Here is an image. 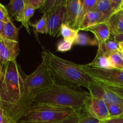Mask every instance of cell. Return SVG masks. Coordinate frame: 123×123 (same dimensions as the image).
Here are the masks:
<instances>
[{
    "instance_id": "cell-1",
    "label": "cell",
    "mask_w": 123,
    "mask_h": 123,
    "mask_svg": "<svg viewBox=\"0 0 123 123\" xmlns=\"http://www.w3.org/2000/svg\"><path fill=\"white\" fill-rule=\"evenodd\" d=\"M55 83L45 61L42 60L40 64L30 75L26 76L24 91L18 102L10 106L6 111L8 123H19L28 109L33 103L37 94L50 88Z\"/></svg>"
},
{
    "instance_id": "cell-2",
    "label": "cell",
    "mask_w": 123,
    "mask_h": 123,
    "mask_svg": "<svg viewBox=\"0 0 123 123\" xmlns=\"http://www.w3.org/2000/svg\"><path fill=\"white\" fill-rule=\"evenodd\" d=\"M42 58L46 64L55 82L74 88L84 86L90 90L94 80L79 67V64L56 56L49 50L42 52Z\"/></svg>"
},
{
    "instance_id": "cell-3",
    "label": "cell",
    "mask_w": 123,
    "mask_h": 123,
    "mask_svg": "<svg viewBox=\"0 0 123 123\" xmlns=\"http://www.w3.org/2000/svg\"><path fill=\"white\" fill-rule=\"evenodd\" d=\"M91 98L90 92L78 91L74 88L55 82L50 88L36 95L33 103L68 108L81 112L84 110Z\"/></svg>"
},
{
    "instance_id": "cell-4",
    "label": "cell",
    "mask_w": 123,
    "mask_h": 123,
    "mask_svg": "<svg viewBox=\"0 0 123 123\" xmlns=\"http://www.w3.org/2000/svg\"><path fill=\"white\" fill-rule=\"evenodd\" d=\"M0 74V91L4 103L10 108L21 98L26 76L16 61L2 65Z\"/></svg>"
},
{
    "instance_id": "cell-5",
    "label": "cell",
    "mask_w": 123,
    "mask_h": 123,
    "mask_svg": "<svg viewBox=\"0 0 123 123\" xmlns=\"http://www.w3.org/2000/svg\"><path fill=\"white\" fill-rule=\"evenodd\" d=\"M76 112L71 108L32 103L22 120L31 123H56Z\"/></svg>"
},
{
    "instance_id": "cell-6",
    "label": "cell",
    "mask_w": 123,
    "mask_h": 123,
    "mask_svg": "<svg viewBox=\"0 0 123 123\" xmlns=\"http://www.w3.org/2000/svg\"><path fill=\"white\" fill-rule=\"evenodd\" d=\"M79 67L93 80L123 86V70L96 68L86 64H79Z\"/></svg>"
},
{
    "instance_id": "cell-7",
    "label": "cell",
    "mask_w": 123,
    "mask_h": 123,
    "mask_svg": "<svg viewBox=\"0 0 123 123\" xmlns=\"http://www.w3.org/2000/svg\"><path fill=\"white\" fill-rule=\"evenodd\" d=\"M46 16L49 35L53 37H59L60 28L65 20V4L54 9Z\"/></svg>"
},
{
    "instance_id": "cell-8",
    "label": "cell",
    "mask_w": 123,
    "mask_h": 123,
    "mask_svg": "<svg viewBox=\"0 0 123 123\" xmlns=\"http://www.w3.org/2000/svg\"><path fill=\"white\" fill-rule=\"evenodd\" d=\"M84 111L86 114L99 121L110 117L106 103L101 98L92 96Z\"/></svg>"
},
{
    "instance_id": "cell-9",
    "label": "cell",
    "mask_w": 123,
    "mask_h": 123,
    "mask_svg": "<svg viewBox=\"0 0 123 123\" xmlns=\"http://www.w3.org/2000/svg\"><path fill=\"white\" fill-rule=\"evenodd\" d=\"M81 6L82 0H66L64 23L76 30Z\"/></svg>"
},
{
    "instance_id": "cell-10",
    "label": "cell",
    "mask_w": 123,
    "mask_h": 123,
    "mask_svg": "<svg viewBox=\"0 0 123 123\" xmlns=\"http://www.w3.org/2000/svg\"><path fill=\"white\" fill-rule=\"evenodd\" d=\"M25 0H11L6 8L9 14L13 17L16 20L21 22L29 34H30L29 25L25 19Z\"/></svg>"
},
{
    "instance_id": "cell-11",
    "label": "cell",
    "mask_w": 123,
    "mask_h": 123,
    "mask_svg": "<svg viewBox=\"0 0 123 123\" xmlns=\"http://www.w3.org/2000/svg\"><path fill=\"white\" fill-rule=\"evenodd\" d=\"M3 40L4 45L0 54V62L2 65L10 61H16V58L20 52L19 42L5 39Z\"/></svg>"
},
{
    "instance_id": "cell-12",
    "label": "cell",
    "mask_w": 123,
    "mask_h": 123,
    "mask_svg": "<svg viewBox=\"0 0 123 123\" xmlns=\"http://www.w3.org/2000/svg\"><path fill=\"white\" fill-rule=\"evenodd\" d=\"M85 31L92 32L98 43V47H100L109 40L112 35L111 30L108 22H101L96 25L88 28Z\"/></svg>"
},
{
    "instance_id": "cell-13",
    "label": "cell",
    "mask_w": 123,
    "mask_h": 123,
    "mask_svg": "<svg viewBox=\"0 0 123 123\" xmlns=\"http://www.w3.org/2000/svg\"><path fill=\"white\" fill-rule=\"evenodd\" d=\"M102 16L100 12L94 9L85 15L79 27V31H85L87 28L102 22Z\"/></svg>"
},
{
    "instance_id": "cell-14",
    "label": "cell",
    "mask_w": 123,
    "mask_h": 123,
    "mask_svg": "<svg viewBox=\"0 0 123 123\" xmlns=\"http://www.w3.org/2000/svg\"><path fill=\"white\" fill-rule=\"evenodd\" d=\"M108 22L111 30L112 35L114 34H123V11H120L112 14Z\"/></svg>"
},
{
    "instance_id": "cell-15",
    "label": "cell",
    "mask_w": 123,
    "mask_h": 123,
    "mask_svg": "<svg viewBox=\"0 0 123 123\" xmlns=\"http://www.w3.org/2000/svg\"><path fill=\"white\" fill-rule=\"evenodd\" d=\"M108 56L106 55L103 49H98L96 56L93 61L86 64L91 67L101 69H110L112 68L108 61Z\"/></svg>"
},
{
    "instance_id": "cell-16",
    "label": "cell",
    "mask_w": 123,
    "mask_h": 123,
    "mask_svg": "<svg viewBox=\"0 0 123 123\" xmlns=\"http://www.w3.org/2000/svg\"><path fill=\"white\" fill-rule=\"evenodd\" d=\"M19 30L13 24L12 20L4 24L2 32L1 34V38L13 42H19Z\"/></svg>"
},
{
    "instance_id": "cell-17",
    "label": "cell",
    "mask_w": 123,
    "mask_h": 123,
    "mask_svg": "<svg viewBox=\"0 0 123 123\" xmlns=\"http://www.w3.org/2000/svg\"><path fill=\"white\" fill-rule=\"evenodd\" d=\"M96 10L102 14V22H108L112 14L114 13L110 0H97Z\"/></svg>"
},
{
    "instance_id": "cell-18",
    "label": "cell",
    "mask_w": 123,
    "mask_h": 123,
    "mask_svg": "<svg viewBox=\"0 0 123 123\" xmlns=\"http://www.w3.org/2000/svg\"><path fill=\"white\" fill-rule=\"evenodd\" d=\"M97 3V0H93V1H87V0H82V6L80 8V13H79V18H78V22H77L76 28L79 29V26L81 24L84 17L86 14L90 11L96 9V5Z\"/></svg>"
},
{
    "instance_id": "cell-19",
    "label": "cell",
    "mask_w": 123,
    "mask_h": 123,
    "mask_svg": "<svg viewBox=\"0 0 123 123\" xmlns=\"http://www.w3.org/2000/svg\"><path fill=\"white\" fill-rule=\"evenodd\" d=\"M79 32V31L78 30L73 28L65 23H63L60 28L59 36H61L63 40L73 43Z\"/></svg>"
},
{
    "instance_id": "cell-20",
    "label": "cell",
    "mask_w": 123,
    "mask_h": 123,
    "mask_svg": "<svg viewBox=\"0 0 123 123\" xmlns=\"http://www.w3.org/2000/svg\"><path fill=\"white\" fill-rule=\"evenodd\" d=\"M108 58L112 68L123 70V56L120 49L119 51L110 54Z\"/></svg>"
},
{
    "instance_id": "cell-21",
    "label": "cell",
    "mask_w": 123,
    "mask_h": 123,
    "mask_svg": "<svg viewBox=\"0 0 123 123\" xmlns=\"http://www.w3.org/2000/svg\"><path fill=\"white\" fill-rule=\"evenodd\" d=\"M29 25L33 28L34 31L36 34L40 33L49 34L48 23H47V16L46 14H43L36 23L32 24L30 22Z\"/></svg>"
},
{
    "instance_id": "cell-22",
    "label": "cell",
    "mask_w": 123,
    "mask_h": 123,
    "mask_svg": "<svg viewBox=\"0 0 123 123\" xmlns=\"http://www.w3.org/2000/svg\"><path fill=\"white\" fill-rule=\"evenodd\" d=\"M73 44L80 46H98V43L96 38H91L86 34L79 32Z\"/></svg>"
},
{
    "instance_id": "cell-23",
    "label": "cell",
    "mask_w": 123,
    "mask_h": 123,
    "mask_svg": "<svg viewBox=\"0 0 123 123\" xmlns=\"http://www.w3.org/2000/svg\"><path fill=\"white\" fill-rule=\"evenodd\" d=\"M66 3V0H46L40 12L43 14H48L55 8L63 6Z\"/></svg>"
},
{
    "instance_id": "cell-24",
    "label": "cell",
    "mask_w": 123,
    "mask_h": 123,
    "mask_svg": "<svg viewBox=\"0 0 123 123\" xmlns=\"http://www.w3.org/2000/svg\"><path fill=\"white\" fill-rule=\"evenodd\" d=\"M98 49H103L106 55L109 56L110 54L120 50L119 43L114 40H111L109 39V40L106 41L102 46L98 47Z\"/></svg>"
},
{
    "instance_id": "cell-25",
    "label": "cell",
    "mask_w": 123,
    "mask_h": 123,
    "mask_svg": "<svg viewBox=\"0 0 123 123\" xmlns=\"http://www.w3.org/2000/svg\"><path fill=\"white\" fill-rule=\"evenodd\" d=\"M110 117H118L123 116V108L115 104L106 103Z\"/></svg>"
},
{
    "instance_id": "cell-26",
    "label": "cell",
    "mask_w": 123,
    "mask_h": 123,
    "mask_svg": "<svg viewBox=\"0 0 123 123\" xmlns=\"http://www.w3.org/2000/svg\"><path fill=\"white\" fill-rule=\"evenodd\" d=\"M73 43L67 42L64 40H61L58 42L56 46V50L61 52H66L71 50Z\"/></svg>"
},
{
    "instance_id": "cell-27",
    "label": "cell",
    "mask_w": 123,
    "mask_h": 123,
    "mask_svg": "<svg viewBox=\"0 0 123 123\" xmlns=\"http://www.w3.org/2000/svg\"><path fill=\"white\" fill-rule=\"evenodd\" d=\"M84 114L85 113H82L81 112H78L67 118L56 123H79L82 118Z\"/></svg>"
},
{
    "instance_id": "cell-28",
    "label": "cell",
    "mask_w": 123,
    "mask_h": 123,
    "mask_svg": "<svg viewBox=\"0 0 123 123\" xmlns=\"http://www.w3.org/2000/svg\"><path fill=\"white\" fill-rule=\"evenodd\" d=\"M0 20L6 23L10 21L11 18L6 7L0 3Z\"/></svg>"
},
{
    "instance_id": "cell-29",
    "label": "cell",
    "mask_w": 123,
    "mask_h": 123,
    "mask_svg": "<svg viewBox=\"0 0 123 123\" xmlns=\"http://www.w3.org/2000/svg\"><path fill=\"white\" fill-rule=\"evenodd\" d=\"M45 1L46 0H25V2L35 10H37L42 8Z\"/></svg>"
},
{
    "instance_id": "cell-30",
    "label": "cell",
    "mask_w": 123,
    "mask_h": 123,
    "mask_svg": "<svg viewBox=\"0 0 123 123\" xmlns=\"http://www.w3.org/2000/svg\"><path fill=\"white\" fill-rule=\"evenodd\" d=\"M36 10L28 5L27 4L25 3V19L26 20V23L29 25V22H30V19L32 16L34 14V12Z\"/></svg>"
},
{
    "instance_id": "cell-31",
    "label": "cell",
    "mask_w": 123,
    "mask_h": 123,
    "mask_svg": "<svg viewBox=\"0 0 123 123\" xmlns=\"http://www.w3.org/2000/svg\"><path fill=\"white\" fill-rule=\"evenodd\" d=\"M99 120L85 113L79 123H99Z\"/></svg>"
},
{
    "instance_id": "cell-32",
    "label": "cell",
    "mask_w": 123,
    "mask_h": 123,
    "mask_svg": "<svg viewBox=\"0 0 123 123\" xmlns=\"http://www.w3.org/2000/svg\"><path fill=\"white\" fill-rule=\"evenodd\" d=\"M99 123H123V116L118 117H109L100 121Z\"/></svg>"
},
{
    "instance_id": "cell-33",
    "label": "cell",
    "mask_w": 123,
    "mask_h": 123,
    "mask_svg": "<svg viewBox=\"0 0 123 123\" xmlns=\"http://www.w3.org/2000/svg\"><path fill=\"white\" fill-rule=\"evenodd\" d=\"M114 40L118 43H123V34H114Z\"/></svg>"
},
{
    "instance_id": "cell-34",
    "label": "cell",
    "mask_w": 123,
    "mask_h": 123,
    "mask_svg": "<svg viewBox=\"0 0 123 123\" xmlns=\"http://www.w3.org/2000/svg\"><path fill=\"white\" fill-rule=\"evenodd\" d=\"M0 108L6 111H7V109L9 108L8 106H7L6 105V104H5L4 103L3 100H2V97H1V91H0Z\"/></svg>"
},
{
    "instance_id": "cell-35",
    "label": "cell",
    "mask_w": 123,
    "mask_h": 123,
    "mask_svg": "<svg viewBox=\"0 0 123 123\" xmlns=\"http://www.w3.org/2000/svg\"><path fill=\"white\" fill-rule=\"evenodd\" d=\"M4 24H5L4 22H3L0 20V38H1V32H2V29H3Z\"/></svg>"
},
{
    "instance_id": "cell-36",
    "label": "cell",
    "mask_w": 123,
    "mask_h": 123,
    "mask_svg": "<svg viewBox=\"0 0 123 123\" xmlns=\"http://www.w3.org/2000/svg\"><path fill=\"white\" fill-rule=\"evenodd\" d=\"M4 45V40L2 38H0V54L1 52V50H2V47Z\"/></svg>"
},
{
    "instance_id": "cell-37",
    "label": "cell",
    "mask_w": 123,
    "mask_h": 123,
    "mask_svg": "<svg viewBox=\"0 0 123 123\" xmlns=\"http://www.w3.org/2000/svg\"><path fill=\"white\" fill-rule=\"evenodd\" d=\"M120 11H123V0H121V2L120 4V7H119L118 12H120Z\"/></svg>"
},
{
    "instance_id": "cell-38",
    "label": "cell",
    "mask_w": 123,
    "mask_h": 123,
    "mask_svg": "<svg viewBox=\"0 0 123 123\" xmlns=\"http://www.w3.org/2000/svg\"><path fill=\"white\" fill-rule=\"evenodd\" d=\"M119 47L121 50H123V43H119Z\"/></svg>"
},
{
    "instance_id": "cell-39",
    "label": "cell",
    "mask_w": 123,
    "mask_h": 123,
    "mask_svg": "<svg viewBox=\"0 0 123 123\" xmlns=\"http://www.w3.org/2000/svg\"><path fill=\"white\" fill-rule=\"evenodd\" d=\"M2 69V64H1V62H0V74H1Z\"/></svg>"
},
{
    "instance_id": "cell-40",
    "label": "cell",
    "mask_w": 123,
    "mask_h": 123,
    "mask_svg": "<svg viewBox=\"0 0 123 123\" xmlns=\"http://www.w3.org/2000/svg\"><path fill=\"white\" fill-rule=\"evenodd\" d=\"M19 123H28V122H26V121H22V120H21V121H20Z\"/></svg>"
},
{
    "instance_id": "cell-41",
    "label": "cell",
    "mask_w": 123,
    "mask_h": 123,
    "mask_svg": "<svg viewBox=\"0 0 123 123\" xmlns=\"http://www.w3.org/2000/svg\"><path fill=\"white\" fill-rule=\"evenodd\" d=\"M120 51H121V54H122V55H123V50H121V49H120Z\"/></svg>"
}]
</instances>
